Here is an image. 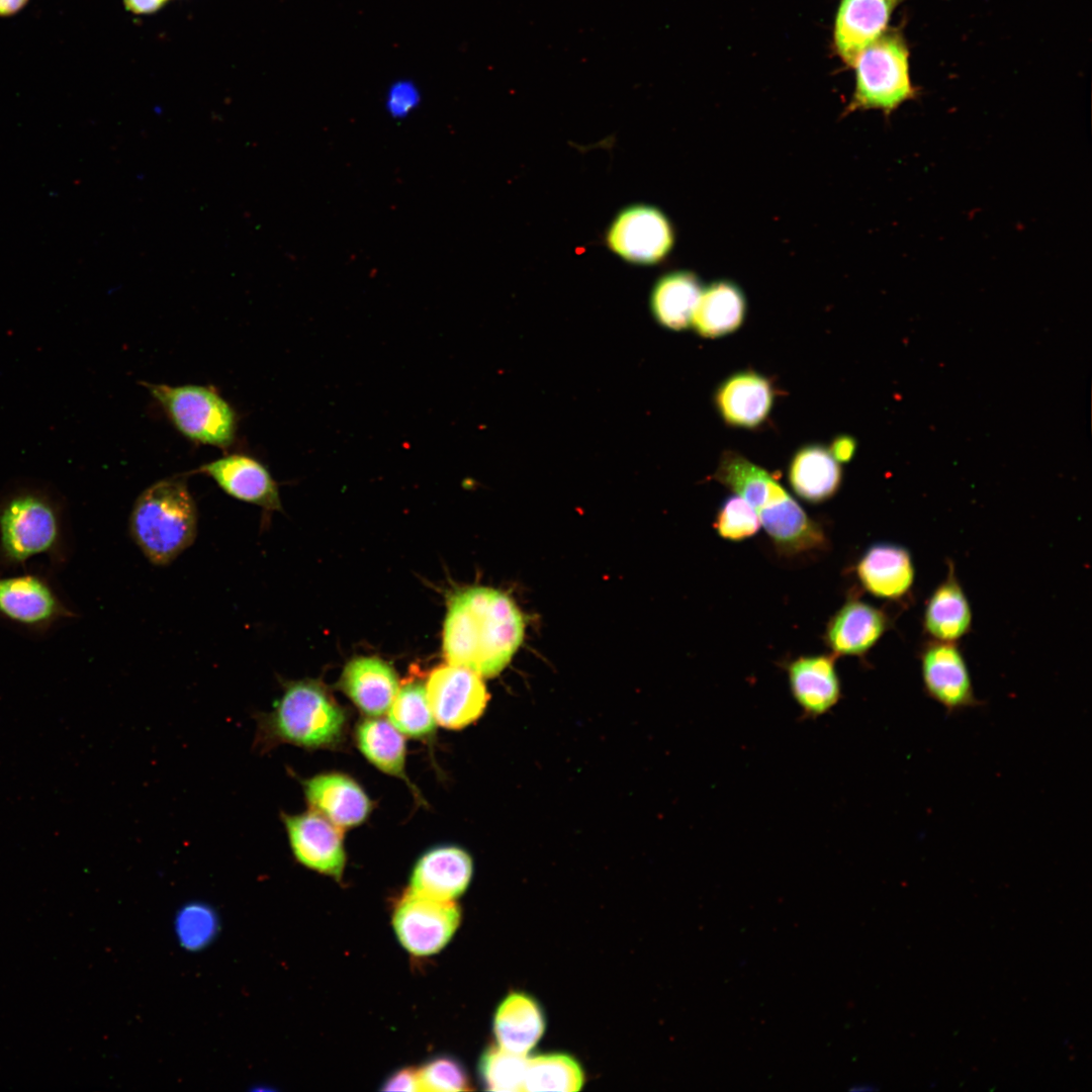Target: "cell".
<instances>
[{"label": "cell", "mask_w": 1092, "mask_h": 1092, "mask_svg": "<svg viewBox=\"0 0 1092 1092\" xmlns=\"http://www.w3.org/2000/svg\"><path fill=\"white\" fill-rule=\"evenodd\" d=\"M358 749L375 767L393 777L404 775L405 742L390 721L371 717L360 721L355 730Z\"/></svg>", "instance_id": "28"}, {"label": "cell", "mask_w": 1092, "mask_h": 1092, "mask_svg": "<svg viewBox=\"0 0 1092 1092\" xmlns=\"http://www.w3.org/2000/svg\"><path fill=\"white\" fill-rule=\"evenodd\" d=\"M924 694L948 715L982 705L958 642L928 639L918 652Z\"/></svg>", "instance_id": "10"}, {"label": "cell", "mask_w": 1092, "mask_h": 1092, "mask_svg": "<svg viewBox=\"0 0 1092 1092\" xmlns=\"http://www.w3.org/2000/svg\"><path fill=\"white\" fill-rule=\"evenodd\" d=\"M426 692L435 721L448 729H461L477 720L489 699L482 676L449 663L430 672Z\"/></svg>", "instance_id": "11"}, {"label": "cell", "mask_w": 1092, "mask_h": 1092, "mask_svg": "<svg viewBox=\"0 0 1092 1092\" xmlns=\"http://www.w3.org/2000/svg\"><path fill=\"white\" fill-rule=\"evenodd\" d=\"M339 685L355 706L369 717H379L388 711L399 689L395 670L375 656L351 659L343 669Z\"/></svg>", "instance_id": "21"}, {"label": "cell", "mask_w": 1092, "mask_h": 1092, "mask_svg": "<svg viewBox=\"0 0 1092 1092\" xmlns=\"http://www.w3.org/2000/svg\"><path fill=\"white\" fill-rule=\"evenodd\" d=\"M384 1091H421L419 1070L403 1068L390 1075L381 1088Z\"/></svg>", "instance_id": "35"}, {"label": "cell", "mask_w": 1092, "mask_h": 1092, "mask_svg": "<svg viewBox=\"0 0 1092 1092\" xmlns=\"http://www.w3.org/2000/svg\"><path fill=\"white\" fill-rule=\"evenodd\" d=\"M699 277L680 270L662 276L651 294V308L663 327L680 331L692 324L695 309L703 292Z\"/></svg>", "instance_id": "27"}, {"label": "cell", "mask_w": 1092, "mask_h": 1092, "mask_svg": "<svg viewBox=\"0 0 1092 1092\" xmlns=\"http://www.w3.org/2000/svg\"><path fill=\"white\" fill-rule=\"evenodd\" d=\"M29 0H0V17H9L17 14Z\"/></svg>", "instance_id": "38"}, {"label": "cell", "mask_w": 1092, "mask_h": 1092, "mask_svg": "<svg viewBox=\"0 0 1092 1092\" xmlns=\"http://www.w3.org/2000/svg\"><path fill=\"white\" fill-rule=\"evenodd\" d=\"M170 0H122L124 9L133 15H151L161 10Z\"/></svg>", "instance_id": "37"}, {"label": "cell", "mask_w": 1092, "mask_h": 1092, "mask_svg": "<svg viewBox=\"0 0 1092 1092\" xmlns=\"http://www.w3.org/2000/svg\"><path fill=\"white\" fill-rule=\"evenodd\" d=\"M580 1065L565 1054L528 1058L524 1091H578L583 1085Z\"/></svg>", "instance_id": "30"}, {"label": "cell", "mask_w": 1092, "mask_h": 1092, "mask_svg": "<svg viewBox=\"0 0 1092 1092\" xmlns=\"http://www.w3.org/2000/svg\"><path fill=\"white\" fill-rule=\"evenodd\" d=\"M528 1058L491 1045L479 1061V1074L487 1090L500 1092L524 1091Z\"/></svg>", "instance_id": "31"}, {"label": "cell", "mask_w": 1092, "mask_h": 1092, "mask_svg": "<svg viewBox=\"0 0 1092 1092\" xmlns=\"http://www.w3.org/2000/svg\"><path fill=\"white\" fill-rule=\"evenodd\" d=\"M281 697L269 712H256L253 749L268 753L280 744L305 749L335 748L348 730L347 711L317 680L282 684Z\"/></svg>", "instance_id": "4"}, {"label": "cell", "mask_w": 1092, "mask_h": 1092, "mask_svg": "<svg viewBox=\"0 0 1092 1092\" xmlns=\"http://www.w3.org/2000/svg\"><path fill=\"white\" fill-rule=\"evenodd\" d=\"M525 637V619L506 593L471 586L450 599L443 631V653L452 665L482 677L498 674Z\"/></svg>", "instance_id": "1"}, {"label": "cell", "mask_w": 1092, "mask_h": 1092, "mask_svg": "<svg viewBox=\"0 0 1092 1092\" xmlns=\"http://www.w3.org/2000/svg\"><path fill=\"white\" fill-rule=\"evenodd\" d=\"M310 808L342 830L363 823L372 810L371 800L349 776L325 772L301 781Z\"/></svg>", "instance_id": "18"}, {"label": "cell", "mask_w": 1092, "mask_h": 1092, "mask_svg": "<svg viewBox=\"0 0 1092 1092\" xmlns=\"http://www.w3.org/2000/svg\"><path fill=\"white\" fill-rule=\"evenodd\" d=\"M855 449L854 439L842 435L833 440L829 452L837 462H848L854 455Z\"/></svg>", "instance_id": "36"}, {"label": "cell", "mask_w": 1092, "mask_h": 1092, "mask_svg": "<svg viewBox=\"0 0 1092 1092\" xmlns=\"http://www.w3.org/2000/svg\"><path fill=\"white\" fill-rule=\"evenodd\" d=\"M834 654L799 656L786 665L793 699L808 717L830 712L841 698Z\"/></svg>", "instance_id": "19"}, {"label": "cell", "mask_w": 1092, "mask_h": 1092, "mask_svg": "<svg viewBox=\"0 0 1092 1092\" xmlns=\"http://www.w3.org/2000/svg\"><path fill=\"white\" fill-rule=\"evenodd\" d=\"M388 712L391 724L408 737L424 739L435 731L426 685L420 680L412 678L399 687Z\"/></svg>", "instance_id": "29"}, {"label": "cell", "mask_w": 1092, "mask_h": 1092, "mask_svg": "<svg viewBox=\"0 0 1092 1092\" xmlns=\"http://www.w3.org/2000/svg\"><path fill=\"white\" fill-rule=\"evenodd\" d=\"M472 872V859L464 849L453 845L438 846L417 861L410 890L435 899L453 900L466 890Z\"/></svg>", "instance_id": "20"}, {"label": "cell", "mask_w": 1092, "mask_h": 1092, "mask_svg": "<svg viewBox=\"0 0 1092 1092\" xmlns=\"http://www.w3.org/2000/svg\"><path fill=\"white\" fill-rule=\"evenodd\" d=\"M211 478L228 495L267 512L281 511L276 481L258 459L246 454H228L202 464L191 473Z\"/></svg>", "instance_id": "14"}, {"label": "cell", "mask_w": 1092, "mask_h": 1092, "mask_svg": "<svg viewBox=\"0 0 1092 1092\" xmlns=\"http://www.w3.org/2000/svg\"><path fill=\"white\" fill-rule=\"evenodd\" d=\"M143 385L188 440L220 449H226L235 442L237 414L216 389L198 384L144 382Z\"/></svg>", "instance_id": "8"}, {"label": "cell", "mask_w": 1092, "mask_h": 1092, "mask_svg": "<svg viewBox=\"0 0 1092 1092\" xmlns=\"http://www.w3.org/2000/svg\"><path fill=\"white\" fill-rule=\"evenodd\" d=\"M460 909L453 900H440L406 891L396 903L392 924L401 945L416 956L441 950L460 923Z\"/></svg>", "instance_id": "9"}, {"label": "cell", "mask_w": 1092, "mask_h": 1092, "mask_svg": "<svg viewBox=\"0 0 1092 1092\" xmlns=\"http://www.w3.org/2000/svg\"><path fill=\"white\" fill-rule=\"evenodd\" d=\"M714 479L744 498L776 548L785 555L824 550L828 539L821 525L765 469L735 452L721 456Z\"/></svg>", "instance_id": "3"}, {"label": "cell", "mask_w": 1092, "mask_h": 1092, "mask_svg": "<svg viewBox=\"0 0 1092 1092\" xmlns=\"http://www.w3.org/2000/svg\"><path fill=\"white\" fill-rule=\"evenodd\" d=\"M973 612L954 566L948 563L945 577L935 586L924 606L922 628L928 639L958 642L970 633Z\"/></svg>", "instance_id": "22"}, {"label": "cell", "mask_w": 1092, "mask_h": 1092, "mask_svg": "<svg viewBox=\"0 0 1092 1092\" xmlns=\"http://www.w3.org/2000/svg\"><path fill=\"white\" fill-rule=\"evenodd\" d=\"M215 929L213 913L202 905L185 907L177 919L178 936L181 943L189 949H198L207 944Z\"/></svg>", "instance_id": "34"}, {"label": "cell", "mask_w": 1092, "mask_h": 1092, "mask_svg": "<svg viewBox=\"0 0 1092 1092\" xmlns=\"http://www.w3.org/2000/svg\"><path fill=\"white\" fill-rule=\"evenodd\" d=\"M295 859L317 873L340 880L346 864L343 830L320 813L280 814Z\"/></svg>", "instance_id": "13"}, {"label": "cell", "mask_w": 1092, "mask_h": 1092, "mask_svg": "<svg viewBox=\"0 0 1092 1092\" xmlns=\"http://www.w3.org/2000/svg\"><path fill=\"white\" fill-rule=\"evenodd\" d=\"M418 1070L421 1091L455 1092L470 1089L464 1067L453 1057H437Z\"/></svg>", "instance_id": "33"}, {"label": "cell", "mask_w": 1092, "mask_h": 1092, "mask_svg": "<svg viewBox=\"0 0 1092 1092\" xmlns=\"http://www.w3.org/2000/svg\"><path fill=\"white\" fill-rule=\"evenodd\" d=\"M891 625L885 610L851 597L828 621L824 642L835 656H864Z\"/></svg>", "instance_id": "15"}, {"label": "cell", "mask_w": 1092, "mask_h": 1092, "mask_svg": "<svg viewBox=\"0 0 1092 1092\" xmlns=\"http://www.w3.org/2000/svg\"><path fill=\"white\" fill-rule=\"evenodd\" d=\"M72 552L64 499L39 485H17L0 493V570L25 568L44 558L54 570Z\"/></svg>", "instance_id": "2"}, {"label": "cell", "mask_w": 1092, "mask_h": 1092, "mask_svg": "<svg viewBox=\"0 0 1092 1092\" xmlns=\"http://www.w3.org/2000/svg\"><path fill=\"white\" fill-rule=\"evenodd\" d=\"M49 565L0 570V625L41 639L78 617Z\"/></svg>", "instance_id": "6"}, {"label": "cell", "mask_w": 1092, "mask_h": 1092, "mask_svg": "<svg viewBox=\"0 0 1092 1092\" xmlns=\"http://www.w3.org/2000/svg\"><path fill=\"white\" fill-rule=\"evenodd\" d=\"M545 1018L539 1004L524 993L509 994L496 1009L493 1031L498 1046L518 1055H527L540 1040Z\"/></svg>", "instance_id": "24"}, {"label": "cell", "mask_w": 1092, "mask_h": 1092, "mask_svg": "<svg viewBox=\"0 0 1092 1092\" xmlns=\"http://www.w3.org/2000/svg\"><path fill=\"white\" fill-rule=\"evenodd\" d=\"M788 478L799 497L811 504H820L837 492L842 472L828 449L820 445H809L794 455Z\"/></svg>", "instance_id": "25"}, {"label": "cell", "mask_w": 1092, "mask_h": 1092, "mask_svg": "<svg viewBox=\"0 0 1092 1092\" xmlns=\"http://www.w3.org/2000/svg\"><path fill=\"white\" fill-rule=\"evenodd\" d=\"M910 52L898 28L888 29L855 58V83L846 112L881 110L890 116L905 102L916 98L918 89L910 76Z\"/></svg>", "instance_id": "7"}, {"label": "cell", "mask_w": 1092, "mask_h": 1092, "mask_svg": "<svg viewBox=\"0 0 1092 1092\" xmlns=\"http://www.w3.org/2000/svg\"><path fill=\"white\" fill-rule=\"evenodd\" d=\"M905 0H839L833 27V51L851 67L858 54L889 28Z\"/></svg>", "instance_id": "16"}, {"label": "cell", "mask_w": 1092, "mask_h": 1092, "mask_svg": "<svg viewBox=\"0 0 1092 1092\" xmlns=\"http://www.w3.org/2000/svg\"><path fill=\"white\" fill-rule=\"evenodd\" d=\"M774 397V387L766 377L754 371H742L719 386L715 402L727 424L751 429L765 421Z\"/></svg>", "instance_id": "23"}, {"label": "cell", "mask_w": 1092, "mask_h": 1092, "mask_svg": "<svg viewBox=\"0 0 1092 1092\" xmlns=\"http://www.w3.org/2000/svg\"><path fill=\"white\" fill-rule=\"evenodd\" d=\"M879 1087L875 1083L858 1082L848 1087L850 1092H873L878 1091Z\"/></svg>", "instance_id": "39"}, {"label": "cell", "mask_w": 1092, "mask_h": 1092, "mask_svg": "<svg viewBox=\"0 0 1092 1092\" xmlns=\"http://www.w3.org/2000/svg\"><path fill=\"white\" fill-rule=\"evenodd\" d=\"M760 527L753 508L738 494L730 495L723 500L714 521L717 534L732 542L743 541L754 536Z\"/></svg>", "instance_id": "32"}, {"label": "cell", "mask_w": 1092, "mask_h": 1092, "mask_svg": "<svg viewBox=\"0 0 1092 1092\" xmlns=\"http://www.w3.org/2000/svg\"><path fill=\"white\" fill-rule=\"evenodd\" d=\"M745 312L742 289L735 282L721 279L703 289L692 324L701 336L718 338L737 330Z\"/></svg>", "instance_id": "26"}, {"label": "cell", "mask_w": 1092, "mask_h": 1092, "mask_svg": "<svg viewBox=\"0 0 1092 1092\" xmlns=\"http://www.w3.org/2000/svg\"><path fill=\"white\" fill-rule=\"evenodd\" d=\"M132 541L154 565L165 566L197 536L198 512L185 477H167L147 487L128 519Z\"/></svg>", "instance_id": "5"}, {"label": "cell", "mask_w": 1092, "mask_h": 1092, "mask_svg": "<svg viewBox=\"0 0 1092 1092\" xmlns=\"http://www.w3.org/2000/svg\"><path fill=\"white\" fill-rule=\"evenodd\" d=\"M607 242L623 259L636 264H654L670 252L674 233L668 218L648 205L623 210L611 224Z\"/></svg>", "instance_id": "12"}, {"label": "cell", "mask_w": 1092, "mask_h": 1092, "mask_svg": "<svg viewBox=\"0 0 1092 1092\" xmlns=\"http://www.w3.org/2000/svg\"><path fill=\"white\" fill-rule=\"evenodd\" d=\"M855 573L867 593L889 602L906 599L913 589L916 576L909 550L890 542L869 546L857 560Z\"/></svg>", "instance_id": "17"}]
</instances>
